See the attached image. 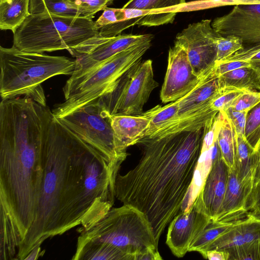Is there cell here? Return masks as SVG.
<instances>
[{"label": "cell", "instance_id": "cell-1", "mask_svg": "<svg viewBox=\"0 0 260 260\" xmlns=\"http://www.w3.org/2000/svg\"><path fill=\"white\" fill-rule=\"evenodd\" d=\"M122 161L111 159L54 116L44 144L43 176L34 220L16 259L78 225L87 228L112 208Z\"/></svg>", "mask_w": 260, "mask_h": 260}, {"label": "cell", "instance_id": "cell-27", "mask_svg": "<svg viewBox=\"0 0 260 260\" xmlns=\"http://www.w3.org/2000/svg\"><path fill=\"white\" fill-rule=\"evenodd\" d=\"M178 108L177 100L164 106L157 105L143 113L150 122L142 138L149 137L172 122L176 117Z\"/></svg>", "mask_w": 260, "mask_h": 260}, {"label": "cell", "instance_id": "cell-14", "mask_svg": "<svg viewBox=\"0 0 260 260\" xmlns=\"http://www.w3.org/2000/svg\"><path fill=\"white\" fill-rule=\"evenodd\" d=\"M211 25L222 37L240 38L243 47L260 46V4L235 5L228 14L215 18Z\"/></svg>", "mask_w": 260, "mask_h": 260}, {"label": "cell", "instance_id": "cell-29", "mask_svg": "<svg viewBox=\"0 0 260 260\" xmlns=\"http://www.w3.org/2000/svg\"><path fill=\"white\" fill-rule=\"evenodd\" d=\"M222 113L223 116L218 133L217 141L223 159L229 168H233L236 148L235 134L229 121Z\"/></svg>", "mask_w": 260, "mask_h": 260}, {"label": "cell", "instance_id": "cell-9", "mask_svg": "<svg viewBox=\"0 0 260 260\" xmlns=\"http://www.w3.org/2000/svg\"><path fill=\"white\" fill-rule=\"evenodd\" d=\"M221 90L219 75L214 67L202 76L192 90L178 100L179 108L175 119L145 138H160L182 131L203 128L207 122L219 112L212 108L211 102Z\"/></svg>", "mask_w": 260, "mask_h": 260}, {"label": "cell", "instance_id": "cell-38", "mask_svg": "<svg viewBox=\"0 0 260 260\" xmlns=\"http://www.w3.org/2000/svg\"><path fill=\"white\" fill-rule=\"evenodd\" d=\"M246 209L248 213L260 218V185L252 190L248 197Z\"/></svg>", "mask_w": 260, "mask_h": 260}, {"label": "cell", "instance_id": "cell-15", "mask_svg": "<svg viewBox=\"0 0 260 260\" xmlns=\"http://www.w3.org/2000/svg\"><path fill=\"white\" fill-rule=\"evenodd\" d=\"M212 220L192 205L187 212L180 211L169 223L166 244L174 255L183 257L192 241Z\"/></svg>", "mask_w": 260, "mask_h": 260}, {"label": "cell", "instance_id": "cell-5", "mask_svg": "<svg viewBox=\"0 0 260 260\" xmlns=\"http://www.w3.org/2000/svg\"><path fill=\"white\" fill-rule=\"evenodd\" d=\"M13 45L27 52L69 50L99 35L92 19L29 14L13 32Z\"/></svg>", "mask_w": 260, "mask_h": 260}, {"label": "cell", "instance_id": "cell-30", "mask_svg": "<svg viewBox=\"0 0 260 260\" xmlns=\"http://www.w3.org/2000/svg\"><path fill=\"white\" fill-rule=\"evenodd\" d=\"M244 136L254 150L260 142V102L248 112Z\"/></svg>", "mask_w": 260, "mask_h": 260}, {"label": "cell", "instance_id": "cell-37", "mask_svg": "<svg viewBox=\"0 0 260 260\" xmlns=\"http://www.w3.org/2000/svg\"><path fill=\"white\" fill-rule=\"evenodd\" d=\"M221 111L229 121L235 133L244 135L246 117L248 111H236L230 107Z\"/></svg>", "mask_w": 260, "mask_h": 260}, {"label": "cell", "instance_id": "cell-17", "mask_svg": "<svg viewBox=\"0 0 260 260\" xmlns=\"http://www.w3.org/2000/svg\"><path fill=\"white\" fill-rule=\"evenodd\" d=\"M258 239H260V218L249 212L245 217L237 220L226 232L213 241L206 251L210 249L224 250L238 247Z\"/></svg>", "mask_w": 260, "mask_h": 260}, {"label": "cell", "instance_id": "cell-45", "mask_svg": "<svg viewBox=\"0 0 260 260\" xmlns=\"http://www.w3.org/2000/svg\"><path fill=\"white\" fill-rule=\"evenodd\" d=\"M211 1H212L214 3L218 4L220 6H223L221 1L222 0H210Z\"/></svg>", "mask_w": 260, "mask_h": 260}, {"label": "cell", "instance_id": "cell-25", "mask_svg": "<svg viewBox=\"0 0 260 260\" xmlns=\"http://www.w3.org/2000/svg\"><path fill=\"white\" fill-rule=\"evenodd\" d=\"M29 0H0V29L13 33L30 14Z\"/></svg>", "mask_w": 260, "mask_h": 260}, {"label": "cell", "instance_id": "cell-40", "mask_svg": "<svg viewBox=\"0 0 260 260\" xmlns=\"http://www.w3.org/2000/svg\"><path fill=\"white\" fill-rule=\"evenodd\" d=\"M260 185V142L254 150L253 159L252 188L253 190Z\"/></svg>", "mask_w": 260, "mask_h": 260}, {"label": "cell", "instance_id": "cell-23", "mask_svg": "<svg viewBox=\"0 0 260 260\" xmlns=\"http://www.w3.org/2000/svg\"><path fill=\"white\" fill-rule=\"evenodd\" d=\"M221 88L260 90V67L251 65L219 76Z\"/></svg>", "mask_w": 260, "mask_h": 260}, {"label": "cell", "instance_id": "cell-16", "mask_svg": "<svg viewBox=\"0 0 260 260\" xmlns=\"http://www.w3.org/2000/svg\"><path fill=\"white\" fill-rule=\"evenodd\" d=\"M229 167L222 158L213 162L205 183L192 205L214 221L225 192Z\"/></svg>", "mask_w": 260, "mask_h": 260}, {"label": "cell", "instance_id": "cell-33", "mask_svg": "<svg viewBox=\"0 0 260 260\" xmlns=\"http://www.w3.org/2000/svg\"><path fill=\"white\" fill-rule=\"evenodd\" d=\"M259 102L260 91L246 90L236 98L229 107L236 111H249Z\"/></svg>", "mask_w": 260, "mask_h": 260}, {"label": "cell", "instance_id": "cell-3", "mask_svg": "<svg viewBox=\"0 0 260 260\" xmlns=\"http://www.w3.org/2000/svg\"><path fill=\"white\" fill-rule=\"evenodd\" d=\"M204 127L139 140L136 144L141 145L142 155L137 165L117 176L115 198L146 215L157 243L191 184Z\"/></svg>", "mask_w": 260, "mask_h": 260}, {"label": "cell", "instance_id": "cell-6", "mask_svg": "<svg viewBox=\"0 0 260 260\" xmlns=\"http://www.w3.org/2000/svg\"><path fill=\"white\" fill-rule=\"evenodd\" d=\"M151 42L132 46L89 73L74 79L69 78L63 88L64 101L55 106L54 116H65L107 93L126 72L141 61Z\"/></svg>", "mask_w": 260, "mask_h": 260}, {"label": "cell", "instance_id": "cell-11", "mask_svg": "<svg viewBox=\"0 0 260 260\" xmlns=\"http://www.w3.org/2000/svg\"><path fill=\"white\" fill-rule=\"evenodd\" d=\"M153 35H119L113 37L99 35L68 50L75 58L76 66L70 79L79 78L98 67L118 53L136 45L152 41Z\"/></svg>", "mask_w": 260, "mask_h": 260}, {"label": "cell", "instance_id": "cell-7", "mask_svg": "<svg viewBox=\"0 0 260 260\" xmlns=\"http://www.w3.org/2000/svg\"><path fill=\"white\" fill-rule=\"evenodd\" d=\"M79 237L116 247L135 260L148 249H157L151 224L146 215L133 206L112 208L101 219L78 230Z\"/></svg>", "mask_w": 260, "mask_h": 260}, {"label": "cell", "instance_id": "cell-18", "mask_svg": "<svg viewBox=\"0 0 260 260\" xmlns=\"http://www.w3.org/2000/svg\"><path fill=\"white\" fill-rule=\"evenodd\" d=\"M185 0H129L122 7L148 10L137 23L138 26H158L173 22Z\"/></svg>", "mask_w": 260, "mask_h": 260}, {"label": "cell", "instance_id": "cell-42", "mask_svg": "<svg viewBox=\"0 0 260 260\" xmlns=\"http://www.w3.org/2000/svg\"><path fill=\"white\" fill-rule=\"evenodd\" d=\"M158 249L148 248L140 253L136 256L135 260H159L161 259Z\"/></svg>", "mask_w": 260, "mask_h": 260}, {"label": "cell", "instance_id": "cell-32", "mask_svg": "<svg viewBox=\"0 0 260 260\" xmlns=\"http://www.w3.org/2000/svg\"><path fill=\"white\" fill-rule=\"evenodd\" d=\"M224 250L229 252V260H260V239L242 246Z\"/></svg>", "mask_w": 260, "mask_h": 260}, {"label": "cell", "instance_id": "cell-36", "mask_svg": "<svg viewBox=\"0 0 260 260\" xmlns=\"http://www.w3.org/2000/svg\"><path fill=\"white\" fill-rule=\"evenodd\" d=\"M246 90L232 88H221L218 94L211 101L212 108L218 112L223 111L228 107L233 101Z\"/></svg>", "mask_w": 260, "mask_h": 260}, {"label": "cell", "instance_id": "cell-12", "mask_svg": "<svg viewBox=\"0 0 260 260\" xmlns=\"http://www.w3.org/2000/svg\"><path fill=\"white\" fill-rule=\"evenodd\" d=\"M210 19L189 24L178 33L175 41L185 49L194 74L201 77L216 63V41L220 36L212 27Z\"/></svg>", "mask_w": 260, "mask_h": 260}, {"label": "cell", "instance_id": "cell-10", "mask_svg": "<svg viewBox=\"0 0 260 260\" xmlns=\"http://www.w3.org/2000/svg\"><path fill=\"white\" fill-rule=\"evenodd\" d=\"M84 142L111 159L124 161L127 153L119 149L111 123V116L97 100L57 118Z\"/></svg>", "mask_w": 260, "mask_h": 260}, {"label": "cell", "instance_id": "cell-39", "mask_svg": "<svg viewBox=\"0 0 260 260\" xmlns=\"http://www.w3.org/2000/svg\"><path fill=\"white\" fill-rule=\"evenodd\" d=\"M251 65L254 64L245 61L233 60L216 63L214 69L216 73L219 76L228 72Z\"/></svg>", "mask_w": 260, "mask_h": 260}, {"label": "cell", "instance_id": "cell-19", "mask_svg": "<svg viewBox=\"0 0 260 260\" xmlns=\"http://www.w3.org/2000/svg\"><path fill=\"white\" fill-rule=\"evenodd\" d=\"M248 196V192L238 179L234 168H230L225 192L214 221L228 222L245 217L248 213L246 209Z\"/></svg>", "mask_w": 260, "mask_h": 260}, {"label": "cell", "instance_id": "cell-28", "mask_svg": "<svg viewBox=\"0 0 260 260\" xmlns=\"http://www.w3.org/2000/svg\"><path fill=\"white\" fill-rule=\"evenodd\" d=\"M237 220L228 222L211 220L192 241L188 251H197L202 255L208 246L226 232Z\"/></svg>", "mask_w": 260, "mask_h": 260}, {"label": "cell", "instance_id": "cell-4", "mask_svg": "<svg viewBox=\"0 0 260 260\" xmlns=\"http://www.w3.org/2000/svg\"><path fill=\"white\" fill-rule=\"evenodd\" d=\"M75 60L66 56L27 52L14 46L0 47V94L2 100L21 96L46 106L42 83L60 75H72Z\"/></svg>", "mask_w": 260, "mask_h": 260}, {"label": "cell", "instance_id": "cell-20", "mask_svg": "<svg viewBox=\"0 0 260 260\" xmlns=\"http://www.w3.org/2000/svg\"><path fill=\"white\" fill-rule=\"evenodd\" d=\"M150 120L142 113L136 116L116 115L111 116V123L120 150L124 153L128 147L136 144L142 138Z\"/></svg>", "mask_w": 260, "mask_h": 260}, {"label": "cell", "instance_id": "cell-2", "mask_svg": "<svg viewBox=\"0 0 260 260\" xmlns=\"http://www.w3.org/2000/svg\"><path fill=\"white\" fill-rule=\"evenodd\" d=\"M53 114L32 99L0 103V255L15 258L35 217L42 151Z\"/></svg>", "mask_w": 260, "mask_h": 260}, {"label": "cell", "instance_id": "cell-43", "mask_svg": "<svg viewBox=\"0 0 260 260\" xmlns=\"http://www.w3.org/2000/svg\"><path fill=\"white\" fill-rule=\"evenodd\" d=\"M223 5L260 4V0H222Z\"/></svg>", "mask_w": 260, "mask_h": 260}, {"label": "cell", "instance_id": "cell-22", "mask_svg": "<svg viewBox=\"0 0 260 260\" xmlns=\"http://www.w3.org/2000/svg\"><path fill=\"white\" fill-rule=\"evenodd\" d=\"M235 134L236 148L234 168L238 179L248 192V198L252 188L254 149L248 142L244 135Z\"/></svg>", "mask_w": 260, "mask_h": 260}, {"label": "cell", "instance_id": "cell-34", "mask_svg": "<svg viewBox=\"0 0 260 260\" xmlns=\"http://www.w3.org/2000/svg\"><path fill=\"white\" fill-rule=\"evenodd\" d=\"M233 60L245 61L260 67V46L243 47L220 62Z\"/></svg>", "mask_w": 260, "mask_h": 260}, {"label": "cell", "instance_id": "cell-26", "mask_svg": "<svg viewBox=\"0 0 260 260\" xmlns=\"http://www.w3.org/2000/svg\"><path fill=\"white\" fill-rule=\"evenodd\" d=\"M29 12L30 14H47L88 18L82 10L68 0H29Z\"/></svg>", "mask_w": 260, "mask_h": 260}, {"label": "cell", "instance_id": "cell-31", "mask_svg": "<svg viewBox=\"0 0 260 260\" xmlns=\"http://www.w3.org/2000/svg\"><path fill=\"white\" fill-rule=\"evenodd\" d=\"M216 62L232 55L243 47L242 40L233 35L220 36L216 41Z\"/></svg>", "mask_w": 260, "mask_h": 260}, {"label": "cell", "instance_id": "cell-8", "mask_svg": "<svg viewBox=\"0 0 260 260\" xmlns=\"http://www.w3.org/2000/svg\"><path fill=\"white\" fill-rule=\"evenodd\" d=\"M158 86L154 78L152 60L147 59L131 68L97 101L110 116L140 115L151 93Z\"/></svg>", "mask_w": 260, "mask_h": 260}, {"label": "cell", "instance_id": "cell-41", "mask_svg": "<svg viewBox=\"0 0 260 260\" xmlns=\"http://www.w3.org/2000/svg\"><path fill=\"white\" fill-rule=\"evenodd\" d=\"M202 256L210 260H229L230 254L226 250L210 249L205 251Z\"/></svg>", "mask_w": 260, "mask_h": 260}, {"label": "cell", "instance_id": "cell-13", "mask_svg": "<svg viewBox=\"0 0 260 260\" xmlns=\"http://www.w3.org/2000/svg\"><path fill=\"white\" fill-rule=\"evenodd\" d=\"M202 77L194 74L185 48L175 41L168 52L167 69L160 94L161 102L166 104L183 97Z\"/></svg>", "mask_w": 260, "mask_h": 260}, {"label": "cell", "instance_id": "cell-21", "mask_svg": "<svg viewBox=\"0 0 260 260\" xmlns=\"http://www.w3.org/2000/svg\"><path fill=\"white\" fill-rule=\"evenodd\" d=\"M74 260H133L120 249L106 243L78 237Z\"/></svg>", "mask_w": 260, "mask_h": 260}, {"label": "cell", "instance_id": "cell-44", "mask_svg": "<svg viewBox=\"0 0 260 260\" xmlns=\"http://www.w3.org/2000/svg\"><path fill=\"white\" fill-rule=\"evenodd\" d=\"M44 252L45 250L41 249V246H36L27 254L24 260L37 259L43 255Z\"/></svg>", "mask_w": 260, "mask_h": 260}, {"label": "cell", "instance_id": "cell-24", "mask_svg": "<svg viewBox=\"0 0 260 260\" xmlns=\"http://www.w3.org/2000/svg\"><path fill=\"white\" fill-rule=\"evenodd\" d=\"M134 19H127L123 8H106L101 16L94 21L99 36L113 37L120 34L125 29L136 24Z\"/></svg>", "mask_w": 260, "mask_h": 260}, {"label": "cell", "instance_id": "cell-35", "mask_svg": "<svg viewBox=\"0 0 260 260\" xmlns=\"http://www.w3.org/2000/svg\"><path fill=\"white\" fill-rule=\"evenodd\" d=\"M82 10L88 18L92 19L98 12L104 10L116 0H68Z\"/></svg>", "mask_w": 260, "mask_h": 260}]
</instances>
